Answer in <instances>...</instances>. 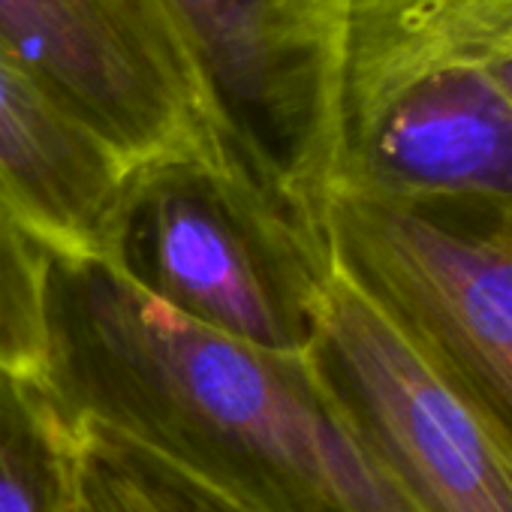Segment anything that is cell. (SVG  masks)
I'll list each match as a JSON object with an SVG mask.
<instances>
[{
	"instance_id": "obj_1",
	"label": "cell",
	"mask_w": 512,
	"mask_h": 512,
	"mask_svg": "<svg viewBox=\"0 0 512 512\" xmlns=\"http://www.w3.org/2000/svg\"><path fill=\"white\" fill-rule=\"evenodd\" d=\"M40 386L253 512H422L320 377L311 353L229 341L118 263L49 256Z\"/></svg>"
},
{
	"instance_id": "obj_2",
	"label": "cell",
	"mask_w": 512,
	"mask_h": 512,
	"mask_svg": "<svg viewBox=\"0 0 512 512\" xmlns=\"http://www.w3.org/2000/svg\"><path fill=\"white\" fill-rule=\"evenodd\" d=\"M509 43L512 0H347L329 193L512 202Z\"/></svg>"
},
{
	"instance_id": "obj_3",
	"label": "cell",
	"mask_w": 512,
	"mask_h": 512,
	"mask_svg": "<svg viewBox=\"0 0 512 512\" xmlns=\"http://www.w3.org/2000/svg\"><path fill=\"white\" fill-rule=\"evenodd\" d=\"M118 263L175 314L275 353H308L335 275L326 232L299 220L229 151L133 175Z\"/></svg>"
},
{
	"instance_id": "obj_4",
	"label": "cell",
	"mask_w": 512,
	"mask_h": 512,
	"mask_svg": "<svg viewBox=\"0 0 512 512\" xmlns=\"http://www.w3.org/2000/svg\"><path fill=\"white\" fill-rule=\"evenodd\" d=\"M335 272L422 347L512 446V202L329 193Z\"/></svg>"
},
{
	"instance_id": "obj_5",
	"label": "cell",
	"mask_w": 512,
	"mask_h": 512,
	"mask_svg": "<svg viewBox=\"0 0 512 512\" xmlns=\"http://www.w3.org/2000/svg\"><path fill=\"white\" fill-rule=\"evenodd\" d=\"M347 0H166L232 160L326 232Z\"/></svg>"
},
{
	"instance_id": "obj_6",
	"label": "cell",
	"mask_w": 512,
	"mask_h": 512,
	"mask_svg": "<svg viewBox=\"0 0 512 512\" xmlns=\"http://www.w3.org/2000/svg\"><path fill=\"white\" fill-rule=\"evenodd\" d=\"M311 359L422 512H512V446L473 398L338 272Z\"/></svg>"
},
{
	"instance_id": "obj_7",
	"label": "cell",
	"mask_w": 512,
	"mask_h": 512,
	"mask_svg": "<svg viewBox=\"0 0 512 512\" xmlns=\"http://www.w3.org/2000/svg\"><path fill=\"white\" fill-rule=\"evenodd\" d=\"M0 52L136 172L226 151L166 0H0Z\"/></svg>"
},
{
	"instance_id": "obj_8",
	"label": "cell",
	"mask_w": 512,
	"mask_h": 512,
	"mask_svg": "<svg viewBox=\"0 0 512 512\" xmlns=\"http://www.w3.org/2000/svg\"><path fill=\"white\" fill-rule=\"evenodd\" d=\"M136 169L0 52V202L49 253L115 260Z\"/></svg>"
},
{
	"instance_id": "obj_9",
	"label": "cell",
	"mask_w": 512,
	"mask_h": 512,
	"mask_svg": "<svg viewBox=\"0 0 512 512\" xmlns=\"http://www.w3.org/2000/svg\"><path fill=\"white\" fill-rule=\"evenodd\" d=\"M64 425L73 494L85 512H253L109 425L94 419Z\"/></svg>"
},
{
	"instance_id": "obj_10",
	"label": "cell",
	"mask_w": 512,
	"mask_h": 512,
	"mask_svg": "<svg viewBox=\"0 0 512 512\" xmlns=\"http://www.w3.org/2000/svg\"><path fill=\"white\" fill-rule=\"evenodd\" d=\"M67 425L40 380L0 371V512H67Z\"/></svg>"
},
{
	"instance_id": "obj_11",
	"label": "cell",
	"mask_w": 512,
	"mask_h": 512,
	"mask_svg": "<svg viewBox=\"0 0 512 512\" xmlns=\"http://www.w3.org/2000/svg\"><path fill=\"white\" fill-rule=\"evenodd\" d=\"M49 253L0 202V371L40 380L49 353Z\"/></svg>"
},
{
	"instance_id": "obj_12",
	"label": "cell",
	"mask_w": 512,
	"mask_h": 512,
	"mask_svg": "<svg viewBox=\"0 0 512 512\" xmlns=\"http://www.w3.org/2000/svg\"><path fill=\"white\" fill-rule=\"evenodd\" d=\"M494 76H497V85H500V91L506 94V100L512 106V43L500 52V58L494 64Z\"/></svg>"
},
{
	"instance_id": "obj_13",
	"label": "cell",
	"mask_w": 512,
	"mask_h": 512,
	"mask_svg": "<svg viewBox=\"0 0 512 512\" xmlns=\"http://www.w3.org/2000/svg\"><path fill=\"white\" fill-rule=\"evenodd\" d=\"M67 512H85V509L79 506V500H76V494H73V488H70V503H67Z\"/></svg>"
}]
</instances>
